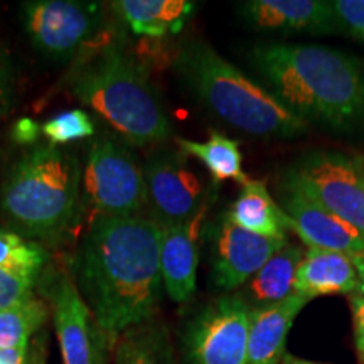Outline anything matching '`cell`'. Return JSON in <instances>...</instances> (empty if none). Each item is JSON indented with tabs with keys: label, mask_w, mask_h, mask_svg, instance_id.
Returning <instances> with one entry per match:
<instances>
[{
	"label": "cell",
	"mask_w": 364,
	"mask_h": 364,
	"mask_svg": "<svg viewBox=\"0 0 364 364\" xmlns=\"http://www.w3.org/2000/svg\"><path fill=\"white\" fill-rule=\"evenodd\" d=\"M81 297L105 334L156 317L162 295L161 226L142 216H97L73 262Z\"/></svg>",
	"instance_id": "6da1fadb"
},
{
	"label": "cell",
	"mask_w": 364,
	"mask_h": 364,
	"mask_svg": "<svg viewBox=\"0 0 364 364\" xmlns=\"http://www.w3.org/2000/svg\"><path fill=\"white\" fill-rule=\"evenodd\" d=\"M250 61L267 90L307 124L364 129V65L358 58L331 46L263 43Z\"/></svg>",
	"instance_id": "7a4b0ae2"
},
{
	"label": "cell",
	"mask_w": 364,
	"mask_h": 364,
	"mask_svg": "<svg viewBox=\"0 0 364 364\" xmlns=\"http://www.w3.org/2000/svg\"><path fill=\"white\" fill-rule=\"evenodd\" d=\"M184 88L233 129L258 139H294L309 124L294 115L267 86L245 75L201 39L184 43L174 58Z\"/></svg>",
	"instance_id": "3957f363"
},
{
	"label": "cell",
	"mask_w": 364,
	"mask_h": 364,
	"mask_svg": "<svg viewBox=\"0 0 364 364\" xmlns=\"http://www.w3.org/2000/svg\"><path fill=\"white\" fill-rule=\"evenodd\" d=\"M71 90L130 145L161 144L171 134L169 117L156 86L120 41L110 39L81 63Z\"/></svg>",
	"instance_id": "277c9868"
},
{
	"label": "cell",
	"mask_w": 364,
	"mask_h": 364,
	"mask_svg": "<svg viewBox=\"0 0 364 364\" xmlns=\"http://www.w3.org/2000/svg\"><path fill=\"white\" fill-rule=\"evenodd\" d=\"M78 161L56 145H41L14 164L2 189L4 216L21 233L53 236L71 225L80 196Z\"/></svg>",
	"instance_id": "5b68a950"
},
{
	"label": "cell",
	"mask_w": 364,
	"mask_h": 364,
	"mask_svg": "<svg viewBox=\"0 0 364 364\" xmlns=\"http://www.w3.org/2000/svg\"><path fill=\"white\" fill-rule=\"evenodd\" d=\"M284 181L364 233V172L359 156L312 150L285 171Z\"/></svg>",
	"instance_id": "8992f818"
},
{
	"label": "cell",
	"mask_w": 364,
	"mask_h": 364,
	"mask_svg": "<svg viewBox=\"0 0 364 364\" xmlns=\"http://www.w3.org/2000/svg\"><path fill=\"white\" fill-rule=\"evenodd\" d=\"M85 191L98 216H136L145 206L144 169L127 145L102 135L91 144Z\"/></svg>",
	"instance_id": "52a82bcc"
},
{
	"label": "cell",
	"mask_w": 364,
	"mask_h": 364,
	"mask_svg": "<svg viewBox=\"0 0 364 364\" xmlns=\"http://www.w3.org/2000/svg\"><path fill=\"white\" fill-rule=\"evenodd\" d=\"M252 307L241 295H223L191 318L182 334L188 364H248Z\"/></svg>",
	"instance_id": "ba28073f"
},
{
	"label": "cell",
	"mask_w": 364,
	"mask_h": 364,
	"mask_svg": "<svg viewBox=\"0 0 364 364\" xmlns=\"http://www.w3.org/2000/svg\"><path fill=\"white\" fill-rule=\"evenodd\" d=\"M144 177L150 220L161 228L186 225L206 211L201 177L191 169L182 152H156L145 164Z\"/></svg>",
	"instance_id": "9c48e42d"
},
{
	"label": "cell",
	"mask_w": 364,
	"mask_h": 364,
	"mask_svg": "<svg viewBox=\"0 0 364 364\" xmlns=\"http://www.w3.org/2000/svg\"><path fill=\"white\" fill-rule=\"evenodd\" d=\"M26 33L41 53L66 58L93 38L102 22V9L78 0H34L22 4Z\"/></svg>",
	"instance_id": "30bf717a"
},
{
	"label": "cell",
	"mask_w": 364,
	"mask_h": 364,
	"mask_svg": "<svg viewBox=\"0 0 364 364\" xmlns=\"http://www.w3.org/2000/svg\"><path fill=\"white\" fill-rule=\"evenodd\" d=\"M289 240L267 238L236 226L226 215L215 233L211 277L223 290H236L257 275Z\"/></svg>",
	"instance_id": "8fae6325"
},
{
	"label": "cell",
	"mask_w": 364,
	"mask_h": 364,
	"mask_svg": "<svg viewBox=\"0 0 364 364\" xmlns=\"http://www.w3.org/2000/svg\"><path fill=\"white\" fill-rule=\"evenodd\" d=\"M280 208L289 218L290 230L307 247L332 250L349 255H364V233L327 211L289 182L282 181Z\"/></svg>",
	"instance_id": "7c38bea8"
},
{
	"label": "cell",
	"mask_w": 364,
	"mask_h": 364,
	"mask_svg": "<svg viewBox=\"0 0 364 364\" xmlns=\"http://www.w3.org/2000/svg\"><path fill=\"white\" fill-rule=\"evenodd\" d=\"M238 12L255 29L311 36L336 34L334 16L326 0H247Z\"/></svg>",
	"instance_id": "4fadbf2b"
},
{
	"label": "cell",
	"mask_w": 364,
	"mask_h": 364,
	"mask_svg": "<svg viewBox=\"0 0 364 364\" xmlns=\"http://www.w3.org/2000/svg\"><path fill=\"white\" fill-rule=\"evenodd\" d=\"M54 331L63 364H91L97 322L70 277H61L53 294Z\"/></svg>",
	"instance_id": "5bb4252c"
},
{
	"label": "cell",
	"mask_w": 364,
	"mask_h": 364,
	"mask_svg": "<svg viewBox=\"0 0 364 364\" xmlns=\"http://www.w3.org/2000/svg\"><path fill=\"white\" fill-rule=\"evenodd\" d=\"M203 211L193 221L179 226L161 228V275L167 295L177 304L194 297L199 265V235Z\"/></svg>",
	"instance_id": "9a60e30c"
},
{
	"label": "cell",
	"mask_w": 364,
	"mask_h": 364,
	"mask_svg": "<svg viewBox=\"0 0 364 364\" xmlns=\"http://www.w3.org/2000/svg\"><path fill=\"white\" fill-rule=\"evenodd\" d=\"M46 263L34 241L0 228V311L33 299V289Z\"/></svg>",
	"instance_id": "2e32d148"
},
{
	"label": "cell",
	"mask_w": 364,
	"mask_h": 364,
	"mask_svg": "<svg viewBox=\"0 0 364 364\" xmlns=\"http://www.w3.org/2000/svg\"><path fill=\"white\" fill-rule=\"evenodd\" d=\"M359 289L358 270L349 255L307 247L295 277L294 294L309 302L326 295H354Z\"/></svg>",
	"instance_id": "e0dca14e"
},
{
	"label": "cell",
	"mask_w": 364,
	"mask_h": 364,
	"mask_svg": "<svg viewBox=\"0 0 364 364\" xmlns=\"http://www.w3.org/2000/svg\"><path fill=\"white\" fill-rule=\"evenodd\" d=\"M309 300L292 294L282 302L252 309L248 332V364H280L287 336Z\"/></svg>",
	"instance_id": "ac0fdd59"
},
{
	"label": "cell",
	"mask_w": 364,
	"mask_h": 364,
	"mask_svg": "<svg viewBox=\"0 0 364 364\" xmlns=\"http://www.w3.org/2000/svg\"><path fill=\"white\" fill-rule=\"evenodd\" d=\"M110 6L134 34L164 39L181 33L196 4L189 0H117Z\"/></svg>",
	"instance_id": "d6986e66"
},
{
	"label": "cell",
	"mask_w": 364,
	"mask_h": 364,
	"mask_svg": "<svg viewBox=\"0 0 364 364\" xmlns=\"http://www.w3.org/2000/svg\"><path fill=\"white\" fill-rule=\"evenodd\" d=\"M226 216L236 226L243 228L250 233L267 236V238L289 240L290 231L289 218L273 199L267 182L262 179H250L241 186V191L235 203L228 209Z\"/></svg>",
	"instance_id": "ffe728a7"
},
{
	"label": "cell",
	"mask_w": 364,
	"mask_h": 364,
	"mask_svg": "<svg viewBox=\"0 0 364 364\" xmlns=\"http://www.w3.org/2000/svg\"><path fill=\"white\" fill-rule=\"evenodd\" d=\"M113 364H177L169 327L152 317L113 339Z\"/></svg>",
	"instance_id": "44dd1931"
},
{
	"label": "cell",
	"mask_w": 364,
	"mask_h": 364,
	"mask_svg": "<svg viewBox=\"0 0 364 364\" xmlns=\"http://www.w3.org/2000/svg\"><path fill=\"white\" fill-rule=\"evenodd\" d=\"M176 142L184 156L198 159L206 167L215 184L235 181L240 186H245L250 181V176L243 171V154L238 140L230 139L218 130H211L204 142L182 136H177Z\"/></svg>",
	"instance_id": "7402d4cb"
},
{
	"label": "cell",
	"mask_w": 364,
	"mask_h": 364,
	"mask_svg": "<svg viewBox=\"0 0 364 364\" xmlns=\"http://www.w3.org/2000/svg\"><path fill=\"white\" fill-rule=\"evenodd\" d=\"M300 245L287 243L250 280L248 294L258 307L282 302L294 294L295 277L304 258Z\"/></svg>",
	"instance_id": "603a6c76"
},
{
	"label": "cell",
	"mask_w": 364,
	"mask_h": 364,
	"mask_svg": "<svg viewBox=\"0 0 364 364\" xmlns=\"http://www.w3.org/2000/svg\"><path fill=\"white\" fill-rule=\"evenodd\" d=\"M48 317V307L31 299L19 306L0 311V351L29 346Z\"/></svg>",
	"instance_id": "cb8c5ba5"
},
{
	"label": "cell",
	"mask_w": 364,
	"mask_h": 364,
	"mask_svg": "<svg viewBox=\"0 0 364 364\" xmlns=\"http://www.w3.org/2000/svg\"><path fill=\"white\" fill-rule=\"evenodd\" d=\"M41 132L51 142V145L58 147V145H65L93 136L95 132H97V127H95L93 118L85 110H68L49 118L41 127Z\"/></svg>",
	"instance_id": "d4e9b609"
},
{
	"label": "cell",
	"mask_w": 364,
	"mask_h": 364,
	"mask_svg": "<svg viewBox=\"0 0 364 364\" xmlns=\"http://www.w3.org/2000/svg\"><path fill=\"white\" fill-rule=\"evenodd\" d=\"M336 34L364 44V0H331Z\"/></svg>",
	"instance_id": "484cf974"
},
{
	"label": "cell",
	"mask_w": 364,
	"mask_h": 364,
	"mask_svg": "<svg viewBox=\"0 0 364 364\" xmlns=\"http://www.w3.org/2000/svg\"><path fill=\"white\" fill-rule=\"evenodd\" d=\"M351 314H353V331L354 346L359 363L364 364V297L354 294L351 297Z\"/></svg>",
	"instance_id": "4316f807"
},
{
	"label": "cell",
	"mask_w": 364,
	"mask_h": 364,
	"mask_svg": "<svg viewBox=\"0 0 364 364\" xmlns=\"http://www.w3.org/2000/svg\"><path fill=\"white\" fill-rule=\"evenodd\" d=\"M22 364H48V336L39 334L31 339Z\"/></svg>",
	"instance_id": "83f0119b"
},
{
	"label": "cell",
	"mask_w": 364,
	"mask_h": 364,
	"mask_svg": "<svg viewBox=\"0 0 364 364\" xmlns=\"http://www.w3.org/2000/svg\"><path fill=\"white\" fill-rule=\"evenodd\" d=\"M11 66H9L7 58L0 51V120L6 115L9 108V100H11Z\"/></svg>",
	"instance_id": "f1b7e54d"
},
{
	"label": "cell",
	"mask_w": 364,
	"mask_h": 364,
	"mask_svg": "<svg viewBox=\"0 0 364 364\" xmlns=\"http://www.w3.org/2000/svg\"><path fill=\"white\" fill-rule=\"evenodd\" d=\"M41 132V127L36 122L29 120V118H22L14 127V139L19 144H33L38 140Z\"/></svg>",
	"instance_id": "f546056e"
},
{
	"label": "cell",
	"mask_w": 364,
	"mask_h": 364,
	"mask_svg": "<svg viewBox=\"0 0 364 364\" xmlns=\"http://www.w3.org/2000/svg\"><path fill=\"white\" fill-rule=\"evenodd\" d=\"M113 339L110 336L105 334L103 331L97 329V336H95V353L93 361L91 364H110V349H112Z\"/></svg>",
	"instance_id": "4dcf8cb0"
},
{
	"label": "cell",
	"mask_w": 364,
	"mask_h": 364,
	"mask_svg": "<svg viewBox=\"0 0 364 364\" xmlns=\"http://www.w3.org/2000/svg\"><path fill=\"white\" fill-rule=\"evenodd\" d=\"M26 351H27V346L26 348L0 351V364H22V359H24Z\"/></svg>",
	"instance_id": "1f68e13d"
},
{
	"label": "cell",
	"mask_w": 364,
	"mask_h": 364,
	"mask_svg": "<svg viewBox=\"0 0 364 364\" xmlns=\"http://www.w3.org/2000/svg\"><path fill=\"white\" fill-rule=\"evenodd\" d=\"M353 263L358 270V277H359V289H358V295H363L364 297V255H353Z\"/></svg>",
	"instance_id": "d6a6232c"
},
{
	"label": "cell",
	"mask_w": 364,
	"mask_h": 364,
	"mask_svg": "<svg viewBox=\"0 0 364 364\" xmlns=\"http://www.w3.org/2000/svg\"><path fill=\"white\" fill-rule=\"evenodd\" d=\"M282 363L284 364H318V363H312V361H306V359H300V358H295L292 354H287L284 359H282Z\"/></svg>",
	"instance_id": "836d02e7"
},
{
	"label": "cell",
	"mask_w": 364,
	"mask_h": 364,
	"mask_svg": "<svg viewBox=\"0 0 364 364\" xmlns=\"http://www.w3.org/2000/svg\"><path fill=\"white\" fill-rule=\"evenodd\" d=\"M359 162H361V167H363V172H364V157L359 156Z\"/></svg>",
	"instance_id": "e575fe53"
}]
</instances>
